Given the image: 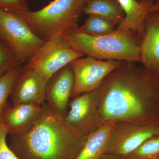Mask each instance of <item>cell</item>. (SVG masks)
Here are the masks:
<instances>
[{
    "label": "cell",
    "mask_w": 159,
    "mask_h": 159,
    "mask_svg": "<svg viewBox=\"0 0 159 159\" xmlns=\"http://www.w3.org/2000/svg\"><path fill=\"white\" fill-rule=\"evenodd\" d=\"M98 91L103 122L159 121V81L135 62L121 61Z\"/></svg>",
    "instance_id": "cell-1"
},
{
    "label": "cell",
    "mask_w": 159,
    "mask_h": 159,
    "mask_svg": "<svg viewBox=\"0 0 159 159\" xmlns=\"http://www.w3.org/2000/svg\"><path fill=\"white\" fill-rule=\"evenodd\" d=\"M11 135V149L20 159H74L88 136L45 103L31 126Z\"/></svg>",
    "instance_id": "cell-2"
},
{
    "label": "cell",
    "mask_w": 159,
    "mask_h": 159,
    "mask_svg": "<svg viewBox=\"0 0 159 159\" xmlns=\"http://www.w3.org/2000/svg\"><path fill=\"white\" fill-rule=\"evenodd\" d=\"M77 29L62 35L74 51L100 60L140 62L141 39L133 31L116 29L106 35L93 36Z\"/></svg>",
    "instance_id": "cell-3"
},
{
    "label": "cell",
    "mask_w": 159,
    "mask_h": 159,
    "mask_svg": "<svg viewBox=\"0 0 159 159\" xmlns=\"http://www.w3.org/2000/svg\"><path fill=\"white\" fill-rule=\"evenodd\" d=\"M88 0H54L43 9L16 12L38 36L47 41L78 28Z\"/></svg>",
    "instance_id": "cell-4"
},
{
    "label": "cell",
    "mask_w": 159,
    "mask_h": 159,
    "mask_svg": "<svg viewBox=\"0 0 159 159\" xmlns=\"http://www.w3.org/2000/svg\"><path fill=\"white\" fill-rule=\"evenodd\" d=\"M0 38L20 64H25L46 42L19 16L1 8Z\"/></svg>",
    "instance_id": "cell-5"
},
{
    "label": "cell",
    "mask_w": 159,
    "mask_h": 159,
    "mask_svg": "<svg viewBox=\"0 0 159 159\" xmlns=\"http://www.w3.org/2000/svg\"><path fill=\"white\" fill-rule=\"evenodd\" d=\"M84 55L71 48L62 36H55L46 41L23 69L37 71L48 83L61 69Z\"/></svg>",
    "instance_id": "cell-6"
},
{
    "label": "cell",
    "mask_w": 159,
    "mask_h": 159,
    "mask_svg": "<svg viewBox=\"0 0 159 159\" xmlns=\"http://www.w3.org/2000/svg\"><path fill=\"white\" fill-rule=\"evenodd\" d=\"M159 135V121L116 122L104 154L125 157L145 141Z\"/></svg>",
    "instance_id": "cell-7"
},
{
    "label": "cell",
    "mask_w": 159,
    "mask_h": 159,
    "mask_svg": "<svg viewBox=\"0 0 159 159\" xmlns=\"http://www.w3.org/2000/svg\"><path fill=\"white\" fill-rule=\"evenodd\" d=\"M70 64L74 75L71 98H74L98 89L105 77L120 65L121 61L100 60L87 56Z\"/></svg>",
    "instance_id": "cell-8"
},
{
    "label": "cell",
    "mask_w": 159,
    "mask_h": 159,
    "mask_svg": "<svg viewBox=\"0 0 159 159\" xmlns=\"http://www.w3.org/2000/svg\"><path fill=\"white\" fill-rule=\"evenodd\" d=\"M65 119L69 125L88 136L103 123L99 112L98 89L74 97Z\"/></svg>",
    "instance_id": "cell-9"
},
{
    "label": "cell",
    "mask_w": 159,
    "mask_h": 159,
    "mask_svg": "<svg viewBox=\"0 0 159 159\" xmlns=\"http://www.w3.org/2000/svg\"><path fill=\"white\" fill-rule=\"evenodd\" d=\"M140 62L159 81V10L148 12L145 18Z\"/></svg>",
    "instance_id": "cell-10"
},
{
    "label": "cell",
    "mask_w": 159,
    "mask_h": 159,
    "mask_svg": "<svg viewBox=\"0 0 159 159\" xmlns=\"http://www.w3.org/2000/svg\"><path fill=\"white\" fill-rule=\"evenodd\" d=\"M47 83L37 71L23 68L11 95L12 106L42 105L46 101Z\"/></svg>",
    "instance_id": "cell-11"
},
{
    "label": "cell",
    "mask_w": 159,
    "mask_h": 159,
    "mask_svg": "<svg viewBox=\"0 0 159 159\" xmlns=\"http://www.w3.org/2000/svg\"><path fill=\"white\" fill-rule=\"evenodd\" d=\"M74 83V72L70 63L57 72L47 83V104L64 117L67 112Z\"/></svg>",
    "instance_id": "cell-12"
},
{
    "label": "cell",
    "mask_w": 159,
    "mask_h": 159,
    "mask_svg": "<svg viewBox=\"0 0 159 159\" xmlns=\"http://www.w3.org/2000/svg\"><path fill=\"white\" fill-rule=\"evenodd\" d=\"M42 105L20 104L6 108L2 114L0 122L6 125L9 134L22 132L31 126L39 116Z\"/></svg>",
    "instance_id": "cell-13"
},
{
    "label": "cell",
    "mask_w": 159,
    "mask_h": 159,
    "mask_svg": "<svg viewBox=\"0 0 159 159\" xmlns=\"http://www.w3.org/2000/svg\"><path fill=\"white\" fill-rule=\"evenodd\" d=\"M116 122L107 121L89 135L84 145L74 159H101L105 154Z\"/></svg>",
    "instance_id": "cell-14"
},
{
    "label": "cell",
    "mask_w": 159,
    "mask_h": 159,
    "mask_svg": "<svg viewBox=\"0 0 159 159\" xmlns=\"http://www.w3.org/2000/svg\"><path fill=\"white\" fill-rule=\"evenodd\" d=\"M125 12V17L116 28V30H129L141 39L144 20L152 3L139 2L137 0H117Z\"/></svg>",
    "instance_id": "cell-15"
},
{
    "label": "cell",
    "mask_w": 159,
    "mask_h": 159,
    "mask_svg": "<svg viewBox=\"0 0 159 159\" xmlns=\"http://www.w3.org/2000/svg\"><path fill=\"white\" fill-rule=\"evenodd\" d=\"M83 14L97 15L110 20L117 26L125 17V12L117 0H88Z\"/></svg>",
    "instance_id": "cell-16"
},
{
    "label": "cell",
    "mask_w": 159,
    "mask_h": 159,
    "mask_svg": "<svg viewBox=\"0 0 159 159\" xmlns=\"http://www.w3.org/2000/svg\"><path fill=\"white\" fill-rule=\"evenodd\" d=\"M116 25L107 19L97 15H89L85 22L78 31L93 36H101L110 34L116 29Z\"/></svg>",
    "instance_id": "cell-17"
},
{
    "label": "cell",
    "mask_w": 159,
    "mask_h": 159,
    "mask_svg": "<svg viewBox=\"0 0 159 159\" xmlns=\"http://www.w3.org/2000/svg\"><path fill=\"white\" fill-rule=\"evenodd\" d=\"M22 70L19 66L0 76V119L6 108L7 99L11 95Z\"/></svg>",
    "instance_id": "cell-18"
},
{
    "label": "cell",
    "mask_w": 159,
    "mask_h": 159,
    "mask_svg": "<svg viewBox=\"0 0 159 159\" xmlns=\"http://www.w3.org/2000/svg\"><path fill=\"white\" fill-rule=\"evenodd\" d=\"M159 156V135L145 141L135 150L125 157L126 159H156Z\"/></svg>",
    "instance_id": "cell-19"
},
{
    "label": "cell",
    "mask_w": 159,
    "mask_h": 159,
    "mask_svg": "<svg viewBox=\"0 0 159 159\" xmlns=\"http://www.w3.org/2000/svg\"><path fill=\"white\" fill-rule=\"evenodd\" d=\"M15 55L4 43L0 42V76L19 66Z\"/></svg>",
    "instance_id": "cell-20"
},
{
    "label": "cell",
    "mask_w": 159,
    "mask_h": 159,
    "mask_svg": "<svg viewBox=\"0 0 159 159\" xmlns=\"http://www.w3.org/2000/svg\"><path fill=\"white\" fill-rule=\"evenodd\" d=\"M7 127L2 122H0V159H20L7 145Z\"/></svg>",
    "instance_id": "cell-21"
},
{
    "label": "cell",
    "mask_w": 159,
    "mask_h": 159,
    "mask_svg": "<svg viewBox=\"0 0 159 159\" xmlns=\"http://www.w3.org/2000/svg\"><path fill=\"white\" fill-rule=\"evenodd\" d=\"M0 8L12 13L29 10L27 0H0Z\"/></svg>",
    "instance_id": "cell-22"
},
{
    "label": "cell",
    "mask_w": 159,
    "mask_h": 159,
    "mask_svg": "<svg viewBox=\"0 0 159 159\" xmlns=\"http://www.w3.org/2000/svg\"><path fill=\"white\" fill-rule=\"evenodd\" d=\"M159 10V0L156 2L152 3L148 10V12H152Z\"/></svg>",
    "instance_id": "cell-23"
},
{
    "label": "cell",
    "mask_w": 159,
    "mask_h": 159,
    "mask_svg": "<svg viewBox=\"0 0 159 159\" xmlns=\"http://www.w3.org/2000/svg\"><path fill=\"white\" fill-rule=\"evenodd\" d=\"M101 159H126L122 157L116 156L111 155L104 154Z\"/></svg>",
    "instance_id": "cell-24"
},
{
    "label": "cell",
    "mask_w": 159,
    "mask_h": 159,
    "mask_svg": "<svg viewBox=\"0 0 159 159\" xmlns=\"http://www.w3.org/2000/svg\"><path fill=\"white\" fill-rule=\"evenodd\" d=\"M139 2H150L152 3L156 2L158 0H137Z\"/></svg>",
    "instance_id": "cell-25"
},
{
    "label": "cell",
    "mask_w": 159,
    "mask_h": 159,
    "mask_svg": "<svg viewBox=\"0 0 159 159\" xmlns=\"http://www.w3.org/2000/svg\"><path fill=\"white\" fill-rule=\"evenodd\" d=\"M156 159H159V156Z\"/></svg>",
    "instance_id": "cell-26"
},
{
    "label": "cell",
    "mask_w": 159,
    "mask_h": 159,
    "mask_svg": "<svg viewBox=\"0 0 159 159\" xmlns=\"http://www.w3.org/2000/svg\"><path fill=\"white\" fill-rule=\"evenodd\" d=\"M45 1H48V0H45Z\"/></svg>",
    "instance_id": "cell-27"
}]
</instances>
